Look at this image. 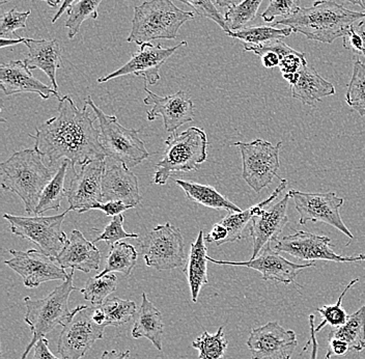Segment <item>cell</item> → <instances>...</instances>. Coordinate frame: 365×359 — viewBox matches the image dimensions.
Returning a JSON list of instances; mask_svg holds the SVG:
<instances>
[{
    "label": "cell",
    "instance_id": "cell-24",
    "mask_svg": "<svg viewBox=\"0 0 365 359\" xmlns=\"http://www.w3.org/2000/svg\"><path fill=\"white\" fill-rule=\"evenodd\" d=\"M29 48V56L24 59L29 70H42L51 81L54 90L58 91L56 72L61 67V49L56 40L27 39L24 43Z\"/></svg>",
    "mask_w": 365,
    "mask_h": 359
},
{
    "label": "cell",
    "instance_id": "cell-31",
    "mask_svg": "<svg viewBox=\"0 0 365 359\" xmlns=\"http://www.w3.org/2000/svg\"><path fill=\"white\" fill-rule=\"evenodd\" d=\"M137 256L138 253H137L135 247L131 244L116 242L110 247L106 265L103 271L98 273V275L104 276L111 272H118L124 278H128L135 267Z\"/></svg>",
    "mask_w": 365,
    "mask_h": 359
},
{
    "label": "cell",
    "instance_id": "cell-57",
    "mask_svg": "<svg viewBox=\"0 0 365 359\" xmlns=\"http://www.w3.org/2000/svg\"><path fill=\"white\" fill-rule=\"evenodd\" d=\"M42 1L46 2L48 6H51V8H56L58 6L61 2H63V0H42Z\"/></svg>",
    "mask_w": 365,
    "mask_h": 359
},
{
    "label": "cell",
    "instance_id": "cell-29",
    "mask_svg": "<svg viewBox=\"0 0 365 359\" xmlns=\"http://www.w3.org/2000/svg\"><path fill=\"white\" fill-rule=\"evenodd\" d=\"M175 183L184 191L187 198L191 202L205 206L215 210H225L230 212H242L238 206L230 202L222 194L219 193L214 187L202 185L196 182L184 180H175Z\"/></svg>",
    "mask_w": 365,
    "mask_h": 359
},
{
    "label": "cell",
    "instance_id": "cell-42",
    "mask_svg": "<svg viewBox=\"0 0 365 359\" xmlns=\"http://www.w3.org/2000/svg\"><path fill=\"white\" fill-rule=\"evenodd\" d=\"M300 0H270L268 8L262 11L261 17L264 22L271 23L276 17H291L300 11Z\"/></svg>",
    "mask_w": 365,
    "mask_h": 359
},
{
    "label": "cell",
    "instance_id": "cell-44",
    "mask_svg": "<svg viewBox=\"0 0 365 359\" xmlns=\"http://www.w3.org/2000/svg\"><path fill=\"white\" fill-rule=\"evenodd\" d=\"M305 65H307L305 54H301L293 49L282 57L278 67L280 69L282 77L289 82V86H292L295 84L299 71Z\"/></svg>",
    "mask_w": 365,
    "mask_h": 359
},
{
    "label": "cell",
    "instance_id": "cell-16",
    "mask_svg": "<svg viewBox=\"0 0 365 359\" xmlns=\"http://www.w3.org/2000/svg\"><path fill=\"white\" fill-rule=\"evenodd\" d=\"M272 247L278 253H284L302 262L314 261L331 262H358L357 257H341L331 248V239L305 231H297L295 234L287 235L273 242Z\"/></svg>",
    "mask_w": 365,
    "mask_h": 359
},
{
    "label": "cell",
    "instance_id": "cell-47",
    "mask_svg": "<svg viewBox=\"0 0 365 359\" xmlns=\"http://www.w3.org/2000/svg\"><path fill=\"white\" fill-rule=\"evenodd\" d=\"M228 231L221 223H215L212 228L211 232L205 237L207 243H216L217 246L227 243Z\"/></svg>",
    "mask_w": 365,
    "mask_h": 359
},
{
    "label": "cell",
    "instance_id": "cell-3",
    "mask_svg": "<svg viewBox=\"0 0 365 359\" xmlns=\"http://www.w3.org/2000/svg\"><path fill=\"white\" fill-rule=\"evenodd\" d=\"M53 177V171L45 166L34 148L14 153L0 164L2 189L17 194L29 214L36 213L41 196Z\"/></svg>",
    "mask_w": 365,
    "mask_h": 359
},
{
    "label": "cell",
    "instance_id": "cell-8",
    "mask_svg": "<svg viewBox=\"0 0 365 359\" xmlns=\"http://www.w3.org/2000/svg\"><path fill=\"white\" fill-rule=\"evenodd\" d=\"M68 211L54 216H15L4 214L9 221L11 232L16 236L29 240L36 244L44 255L56 261L65 248L68 238L63 231V223Z\"/></svg>",
    "mask_w": 365,
    "mask_h": 359
},
{
    "label": "cell",
    "instance_id": "cell-20",
    "mask_svg": "<svg viewBox=\"0 0 365 359\" xmlns=\"http://www.w3.org/2000/svg\"><path fill=\"white\" fill-rule=\"evenodd\" d=\"M0 86L6 96L34 93L43 100L59 98L58 91L54 90L53 86H47L34 77L24 61H11L0 66Z\"/></svg>",
    "mask_w": 365,
    "mask_h": 359
},
{
    "label": "cell",
    "instance_id": "cell-32",
    "mask_svg": "<svg viewBox=\"0 0 365 359\" xmlns=\"http://www.w3.org/2000/svg\"><path fill=\"white\" fill-rule=\"evenodd\" d=\"M68 163L70 162L67 160L63 161L61 166L57 168L53 179L46 186L34 213L36 216H40L49 210L58 211L61 209V201L66 196L65 181L67 177Z\"/></svg>",
    "mask_w": 365,
    "mask_h": 359
},
{
    "label": "cell",
    "instance_id": "cell-13",
    "mask_svg": "<svg viewBox=\"0 0 365 359\" xmlns=\"http://www.w3.org/2000/svg\"><path fill=\"white\" fill-rule=\"evenodd\" d=\"M186 41L179 43L175 47L164 48L162 45H153L152 43H145L139 46L138 50L132 56L131 59L125 64L118 70L114 71L111 74L98 79L99 84L127 76V75H136L143 77L145 82L150 86L158 84L160 79L159 71L162 66L166 63L171 56H173L179 48L187 46Z\"/></svg>",
    "mask_w": 365,
    "mask_h": 359
},
{
    "label": "cell",
    "instance_id": "cell-18",
    "mask_svg": "<svg viewBox=\"0 0 365 359\" xmlns=\"http://www.w3.org/2000/svg\"><path fill=\"white\" fill-rule=\"evenodd\" d=\"M207 260L217 265H230V266H241L257 270L262 273V280H272L275 283H284V285L294 283L302 270L316 266L314 263L296 264V263L291 262L280 256L278 251L273 248L271 243L267 244L257 258H250L246 262L218 261L210 257H207Z\"/></svg>",
    "mask_w": 365,
    "mask_h": 359
},
{
    "label": "cell",
    "instance_id": "cell-39",
    "mask_svg": "<svg viewBox=\"0 0 365 359\" xmlns=\"http://www.w3.org/2000/svg\"><path fill=\"white\" fill-rule=\"evenodd\" d=\"M262 0H243L237 6H230L225 13V19L230 31L245 29L248 23L257 16Z\"/></svg>",
    "mask_w": 365,
    "mask_h": 359
},
{
    "label": "cell",
    "instance_id": "cell-35",
    "mask_svg": "<svg viewBox=\"0 0 365 359\" xmlns=\"http://www.w3.org/2000/svg\"><path fill=\"white\" fill-rule=\"evenodd\" d=\"M346 102L360 116H365V65L359 59L354 61L352 77L346 91Z\"/></svg>",
    "mask_w": 365,
    "mask_h": 359
},
{
    "label": "cell",
    "instance_id": "cell-56",
    "mask_svg": "<svg viewBox=\"0 0 365 359\" xmlns=\"http://www.w3.org/2000/svg\"><path fill=\"white\" fill-rule=\"evenodd\" d=\"M342 1L348 2L354 6H359L365 13V0H342Z\"/></svg>",
    "mask_w": 365,
    "mask_h": 359
},
{
    "label": "cell",
    "instance_id": "cell-6",
    "mask_svg": "<svg viewBox=\"0 0 365 359\" xmlns=\"http://www.w3.org/2000/svg\"><path fill=\"white\" fill-rule=\"evenodd\" d=\"M207 137L202 128L191 127L165 141L163 157L156 164L154 183L165 185L177 173L197 171L207 159Z\"/></svg>",
    "mask_w": 365,
    "mask_h": 359
},
{
    "label": "cell",
    "instance_id": "cell-53",
    "mask_svg": "<svg viewBox=\"0 0 365 359\" xmlns=\"http://www.w3.org/2000/svg\"><path fill=\"white\" fill-rule=\"evenodd\" d=\"M75 0H63V4H61V8H59L58 11L56 14V16H54L53 18H52V23H56L57 20L59 19V18L61 17V16L63 15V13H65L66 11H68V9L71 8V6H73V4H74Z\"/></svg>",
    "mask_w": 365,
    "mask_h": 359
},
{
    "label": "cell",
    "instance_id": "cell-2",
    "mask_svg": "<svg viewBox=\"0 0 365 359\" xmlns=\"http://www.w3.org/2000/svg\"><path fill=\"white\" fill-rule=\"evenodd\" d=\"M364 19L365 13L348 10L334 1L322 0L314 2L310 8H301L295 15L278 20L273 25H284L309 40L331 44L336 39L344 38L351 27Z\"/></svg>",
    "mask_w": 365,
    "mask_h": 359
},
{
    "label": "cell",
    "instance_id": "cell-59",
    "mask_svg": "<svg viewBox=\"0 0 365 359\" xmlns=\"http://www.w3.org/2000/svg\"><path fill=\"white\" fill-rule=\"evenodd\" d=\"M318 1H322V0H318Z\"/></svg>",
    "mask_w": 365,
    "mask_h": 359
},
{
    "label": "cell",
    "instance_id": "cell-23",
    "mask_svg": "<svg viewBox=\"0 0 365 359\" xmlns=\"http://www.w3.org/2000/svg\"><path fill=\"white\" fill-rule=\"evenodd\" d=\"M101 258V251L93 242L88 241L80 231L73 230L56 262L63 269L79 270L88 273L100 268Z\"/></svg>",
    "mask_w": 365,
    "mask_h": 359
},
{
    "label": "cell",
    "instance_id": "cell-27",
    "mask_svg": "<svg viewBox=\"0 0 365 359\" xmlns=\"http://www.w3.org/2000/svg\"><path fill=\"white\" fill-rule=\"evenodd\" d=\"M207 247L205 246V237L204 231H200L195 241L191 244L189 251L188 260L184 273L188 280L190 288L191 299L194 303H197L200 291L202 287L207 285Z\"/></svg>",
    "mask_w": 365,
    "mask_h": 359
},
{
    "label": "cell",
    "instance_id": "cell-48",
    "mask_svg": "<svg viewBox=\"0 0 365 359\" xmlns=\"http://www.w3.org/2000/svg\"><path fill=\"white\" fill-rule=\"evenodd\" d=\"M350 347L344 340L337 338H328V352L326 359L335 358V356H344L348 353Z\"/></svg>",
    "mask_w": 365,
    "mask_h": 359
},
{
    "label": "cell",
    "instance_id": "cell-30",
    "mask_svg": "<svg viewBox=\"0 0 365 359\" xmlns=\"http://www.w3.org/2000/svg\"><path fill=\"white\" fill-rule=\"evenodd\" d=\"M328 338L344 340L350 350L361 352L365 349V304L357 312L349 315L346 324L333 329Z\"/></svg>",
    "mask_w": 365,
    "mask_h": 359
},
{
    "label": "cell",
    "instance_id": "cell-28",
    "mask_svg": "<svg viewBox=\"0 0 365 359\" xmlns=\"http://www.w3.org/2000/svg\"><path fill=\"white\" fill-rule=\"evenodd\" d=\"M287 185V181L282 180L279 186H278L277 188H276L275 191L269 196V198L264 201V202L257 203V205L253 206V207L245 210V211L230 212V213H228L227 216L220 221V223H222L228 231L227 243H232V242H236L238 241V240H241L242 238H243L244 231H245L248 226H251L253 217L261 215L262 211H264V208H266L267 206L270 205V203H272L282 191H284Z\"/></svg>",
    "mask_w": 365,
    "mask_h": 359
},
{
    "label": "cell",
    "instance_id": "cell-7",
    "mask_svg": "<svg viewBox=\"0 0 365 359\" xmlns=\"http://www.w3.org/2000/svg\"><path fill=\"white\" fill-rule=\"evenodd\" d=\"M86 104L91 107L100 126V143L106 157L124 164L129 169L135 168L150 157L145 143L139 138V130L127 129L118 123L115 116H108L100 109L91 96Z\"/></svg>",
    "mask_w": 365,
    "mask_h": 359
},
{
    "label": "cell",
    "instance_id": "cell-17",
    "mask_svg": "<svg viewBox=\"0 0 365 359\" xmlns=\"http://www.w3.org/2000/svg\"><path fill=\"white\" fill-rule=\"evenodd\" d=\"M297 346L295 331L275 321L252 329L247 340L251 359H292Z\"/></svg>",
    "mask_w": 365,
    "mask_h": 359
},
{
    "label": "cell",
    "instance_id": "cell-34",
    "mask_svg": "<svg viewBox=\"0 0 365 359\" xmlns=\"http://www.w3.org/2000/svg\"><path fill=\"white\" fill-rule=\"evenodd\" d=\"M118 285V278L114 274H106L104 276L96 275L86 281V285L80 292L86 300L90 301L93 306H101L107 297L113 294Z\"/></svg>",
    "mask_w": 365,
    "mask_h": 359
},
{
    "label": "cell",
    "instance_id": "cell-49",
    "mask_svg": "<svg viewBox=\"0 0 365 359\" xmlns=\"http://www.w3.org/2000/svg\"><path fill=\"white\" fill-rule=\"evenodd\" d=\"M33 359H59L53 355L49 349V340L48 338H43L36 343L34 346V354Z\"/></svg>",
    "mask_w": 365,
    "mask_h": 359
},
{
    "label": "cell",
    "instance_id": "cell-37",
    "mask_svg": "<svg viewBox=\"0 0 365 359\" xmlns=\"http://www.w3.org/2000/svg\"><path fill=\"white\" fill-rule=\"evenodd\" d=\"M101 308L104 312L105 326L120 327L129 323L132 319H134L137 313L135 303L130 300L113 297V298L107 299L102 304Z\"/></svg>",
    "mask_w": 365,
    "mask_h": 359
},
{
    "label": "cell",
    "instance_id": "cell-21",
    "mask_svg": "<svg viewBox=\"0 0 365 359\" xmlns=\"http://www.w3.org/2000/svg\"><path fill=\"white\" fill-rule=\"evenodd\" d=\"M103 203L123 202L136 207L140 203L138 179L124 164L116 162L106 166L102 180Z\"/></svg>",
    "mask_w": 365,
    "mask_h": 359
},
{
    "label": "cell",
    "instance_id": "cell-38",
    "mask_svg": "<svg viewBox=\"0 0 365 359\" xmlns=\"http://www.w3.org/2000/svg\"><path fill=\"white\" fill-rule=\"evenodd\" d=\"M225 327H219L215 335L205 331L192 343L194 349L198 350L200 359H222L227 352L228 343L223 333Z\"/></svg>",
    "mask_w": 365,
    "mask_h": 359
},
{
    "label": "cell",
    "instance_id": "cell-1",
    "mask_svg": "<svg viewBox=\"0 0 365 359\" xmlns=\"http://www.w3.org/2000/svg\"><path fill=\"white\" fill-rule=\"evenodd\" d=\"M88 106L78 108L70 96L58 98L56 116L36 128V133L29 134L34 139V150L48 158L50 166L65 159L75 171L77 166L106 158L100 130L93 126Z\"/></svg>",
    "mask_w": 365,
    "mask_h": 359
},
{
    "label": "cell",
    "instance_id": "cell-19",
    "mask_svg": "<svg viewBox=\"0 0 365 359\" xmlns=\"http://www.w3.org/2000/svg\"><path fill=\"white\" fill-rule=\"evenodd\" d=\"M147 97L143 103L152 109L148 111V121L153 122L158 116L163 118L164 128L166 131L175 133L185 123L192 122L194 118V105L192 100L184 91H179L173 95L160 97L145 86Z\"/></svg>",
    "mask_w": 365,
    "mask_h": 359
},
{
    "label": "cell",
    "instance_id": "cell-14",
    "mask_svg": "<svg viewBox=\"0 0 365 359\" xmlns=\"http://www.w3.org/2000/svg\"><path fill=\"white\" fill-rule=\"evenodd\" d=\"M13 256L4 264L19 274L25 287L38 288L47 281L67 280L68 274L56 260L44 255L42 251L29 249L27 251H17L11 249Z\"/></svg>",
    "mask_w": 365,
    "mask_h": 359
},
{
    "label": "cell",
    "instance_id": "cell-25",
    "mask_svg": "<svg viewBox=\"0 0 365 359\" xmlns=\"http://www.w3.org/2000/svg\"><path fill=\"white\" fill-rule=\"evenodd\" d=\"M289 86L292 97L309 106H314L323 98L329 97L336 93L334 86L323 79L316 69L308 64L299 71L295 84Z\"/></svg>",
    "mask_w": 365,
    "mask_h": 359
},
{
    "label": "cell",
    "instance_id": "cell-50",
    "mask_svg": "<svg viewBox=\"0 0 365 359\" xmlns=\"http://www.w3.org/2000/svg\"><path fill=\"white\" fill-rule=\"evenodd\" d=\"M308 321H309V333L310 338L309 340L307 345H305L304 349L303 351H305L308 348V346H312V354H310L309 359H317L318 358V350H319V344L317 342V331L316 326H314V315H310L309 318H308Z\"/></svg>",
    "mask_w": 365,
    "mask_h": 359
},
{
    "label": "cell",
    "instance_id": "cell-10",
    "mask_svg": "<svg viewBox=\"0 0 365 359\" xmlns=\"http://www.w3.org/2000/svg\"><path fill=\"white\" fill-rule=\"evenodd\" d=\"M139 248L147 266L158 271L180 268L186 261L181 231L170 223L148 232L139 241Z\"/></svg>",
    "mask_w": 365,
    "mask_h": 359
},
{
    "label": "cell",
    "instance_id": "cell-51",
    "mask_svg": "<svg viewBox=\"0 0 365 359\" xmlns=\"http://www.w3.org/2000/svg\"><path fill=\"white\" fill-rule=\"evenodd\" d=\"M130 356V351L120 352L113 350V351H105L102 354L101 359H127Z\"/></svg>",
    "mask_w": 365,
    "mask_h": 359
},
{
    "label": "cell",
    "instance_id": "cell-41",
    "mask_svg": "<svg viewBox=\"0 0 365 359\" xmlns=\"http://www.w3.org/2000/svg\"><path fill=\"white\" fill-rule=\"evenodd\" d=\"M186 6L193 9L194 14L198 17L207 18L212 20L221 27L227 34L232 33L228 29L225 17L221 15L220 11L217 10L216 4L214 0H178Z\"/></svg>",
    "mask_w": 365,
    "mask_h": 359
},
{
    "label": "cell",
    "instance_id": "cell-33",
    "mask_svg": "<svg viewBox=\"0 0 365 359\" xmlns=\"http://www.w3.org/2000/svg\"><path fill=\"white\" fill-rule=\"evenodd\" d=\"M293 33L289 27L278 29L275 26L245 27L238 31H232L227 34L230 38L238 39L243 44L262 45L274 40H282Z\"/></svg>",
    "mask_w": 365,
    "mask_h": 359
},
{
    "label": "cell",
    "instance_id": "cell-43",
    "mask_svg": "<svg viewBox=\"0 0 365 359\" xmlns=\"http://www.w3.org/2000/svg\"><path fill=\"white\" fill-rule=\"evenodd\" d=\"M137 239L139 235L130 234L124 230V216L122 214L113 217L109 225L104 228L101 235L93 240V243L105 241L108 246H113L116 242L125 239Z\"/></svg>",
    "mask_w": 365,
    "mask_h": 359
},
{
    "label": "cell",
    "instance_id": "cell-54",
    "mask_svg": "<svg viewBox=\"0 0 365 359\" xmlns=\"http://www.w3.org/2000/svg\"><path fill=\"white\" fill-rule=\"evenodd\" d=\"M25 41H26V38H21V36H18L17 39H1V43H0V47L6 48L11 47L13 45L18 44H24Z\"/></svg>",
    "mask_w": 365,
    "mask_h": 359
},
{
    "label": "cell",
    "instance_id": "cell-22",
    "mask_svg": "<svg viewBox=\"0 0 365 359\" xmlns=\"http://www.w3.org/2000/svg\"><path fill=\"white\" fill-rule=\"evenodd\" d=\"M289 198L291 196L287 193L280 202L264 210L259 216L253 217L250 226V236L253 241L251 258H257L267 244L275 242L289 223L287 210Z\"/></svg>",
    "mask_w": 365,
    "mask_h": 359
},
{
    "label": "cell",
    "instance_id": "cell-12",
    "mask_svg": "<svg viewBox=\"0 0 365 359\" xmlns=\"http://www.w3.org/2000/svg\"><path fill=\"white\" fill-rule=\"evenodd\" d=\"M289 196L295 203L297 212L300 215L299 223L305 226L307 223H327L342 234L353 239L354 236L348 226L344 225L341 216V208L344 198L335 192L327 193H307L298 191H289Z\"/></svg>",
    "mask_w": 365,
    "mask_h": 359
},
{
    "label": "cell",
    "instance_id": "cell-36",
    "mask_svg": "<svg viewBox=\"0 0 365 359\" xmlns=\"http://www.w3.org/2000/svg\"><path fill=\"white\" fill-rule=\"evenodd\" d=\"M102 1L103 0H78L68 9L66 27L68 29V38L70 40L78 34L82 23L86 20L97 19Z\"/></svg>",
    "mask_w": 365,
    "mask_h": 359
},
{
    "label": "cell",
    "instance_id": "cell-55",
    "mask_svg": "<svg viewBox=\"0 0 365 359\" xmlns=\"http://www.w3.org/2000/svg\"><path fill=\"white\" fill-rule=\"evenodd\" d=\"M214 1H215L217 6H221V8H225V6L230 8V6H237L243 0H214Z\"/></svg>",
    "mask_w": 365,
    "mask_h": 359
},
{
    "label": "cell",
    "instance_id": "cell-9",
    "mask_svg": "<svg viewBox=\"0 0 365 359\" xmlns=\"http://www.w3.org/2000/svg\"><path fill=\"white\" fill-rule=\"evenodd\" d=\"M241 152L243 171L242 178L248 186L259 193L277 177L280 168L279 150L282 141L276 146L264 139L257 138L251 143H234Z\"/></svg>",
    "mask_w": 365,
    "mask_h": 359
},
{
    "label": "cell",
    "instance_id": "cell-46",
    "mask_svg": "<svg viewBox=\"0 0 365 359\" xmlns=\"http://www.w3.org/2000/svg\"><path fill=\"white\" fill-rule=\"evenodd\" d=\"M132 208H134L133 206L125 205L123 202H102L96 203L95 206H93L91 210H100V211L104 212L106 216L114 217L132 209Z\"/></svg>",
    "mask_w": 365,
    "mask_h": 359
},
{
    "label": "cell",
    "instance_id": "cell-15",
    "mask_svg": "<svg viewBox=\"0 0 365 359\" xmlns=\"http://www.w3.org/2000/svg\"><path fill=\"white\" fill-rule=\"evenodd\" d=\"M106 171L105 160H95L81 166V171L74 173L68 188H66L70 208L68 212L86 213L96 203H102V180Z\"/></svg>",
    "mask_w": 365,
    "mask_h": 359
},
{
    "label": "cell",
    "instance_id": "cell-4",
    "mask_svg": "<svg viewBox=\"0 0 365 359\" xmlns=\"http://www.w3.org/2000/svg\"><path fill=\"white\" fill-rule=\"evenodd\" d=\"M74 272L75 270H72L67 280L63 281L44 298L33 299L27 296L23 299V303L26 306L24 321L31 328L33 338L20 359H26L31 350L34 348L41 338L47 337L56 327L65 325L81 308V305L72 310L68 308L70 295L74 291H80L78 288L73 285Z\"/></svg>",
    "mask_w": 365,
    "mask_h": 359
},
{
    "label": "cell",
    "instance_id": "cell-11",
    "mask_svg": "<svg viewBox=\"0 0 365 359\" xmlns=\"http://www.w3.org/2000/svg\"><path fill=\"white\" fill-rule=\"evenodd\" d=\"M93 308H81L63 326L57 350L61 359H81L98 340L104 337L106 326L96 323L91 317Z\"/></svg>",
    "mask_w": 365,
    "mask_h": 359
},
{
    "label": "cell",
    "instance_id": "cell-58",
    "mask_svg": "<svg viewBox=\"0 0 365 359\" xmlns=\"http://www.w3.org/2000/svg\"><path fill=\"white\" fill-rule=\"evenodd\" d=\"M358 262H362V261H365V255L364 253H360L359 256H357Z\"/></svg>",
    "mask_w": 365,
    "mask_h": 359
},
{
    "label": "cell",
    "instance_id": "cell-45",
    "mask_svg": "<svg viewBox=\"0 0 365 359\" xmlns=\"http://www.w3.org/2000/svg\"><path fill=\"white\" fill-rule=\"evenodd\" d=\"M31 11H18L16 9H11L0 18V36H9L15 34L18 29H26V22L31 15Z\"/></svg>",
    "mask_w": 365,
    "mask_h": 359
},
{
    "label": "cell",
    "instance_id": "cell-40",
    "mask_svg": "<svg viewBox=\"0 0 365 359\" xmlns=\"http://www.w3.org/2000/svg\"><path fill=\"white\" fill-rule=\"evenodd\" d=\"M358 281H359V278H355V280L349 283V285L344 288L341 296H339V300H337V303H335L334 305H325L317 310V313H319L322 317L321 323L316 327L317 333H319L326 325H331L337 328V327H341L344 325V324H346V322L348 321L349 315L346 314V310L342 308V299H344L346 292H348L355 283H357Z\"/></svg>",
    "mask_w": 365,
    "mask_h": 359
},
{
    "label": "cell",
    "instance_id": "cell-52",
    "mask_svg": "<svg viewBox=\"0 0 365 359\" xmlns=\"http://www.w3.org/2000/svg\"><path fill=\"white\" fill-rule=\"evenodd\" d=\"M354 29H355L356 33L359 34L360 38L362 40V50L361 54H360L359 56L364 57L365 59V21L362 20V21L356 23L354 25Z\"/></svg>",
    "mask_w": 365,
    "mask_h": 359
},
{
    "label": "cell",
    "instance_id": "cell-26",
    "mask_svg": "<svg viewBox=\"0 0 365 359\" xmlns=\"http://www.w3.org/2000/svg\"><path fill=\"white\" fill-rule=\"evenodd\" d=\"M164 323L161 312L148 300L147 294L143 293L141 305L134 317V325L132 329V338H147L154 345L155 348L162 351Z\"/></svg>",
    "mask_w": 365,
    "mask_h": 359
},
{
    "label": "cell",
    "instance_id": "cell-5",
    "mask_svg": "<svg viewBox=\"0 0 365 359\" xmlns=\"http://www.w3.org/2000/svg\"><path fill=\"white\" fill-rule=\"evenodd\" d=\"M194 11H182L171 0H150L134 8L128 43L140 46L156 40H175L185 23L194 19Z\"/></svg>",
    "mask_w": 365,
    "mask_h": 359
}]
</instances>
